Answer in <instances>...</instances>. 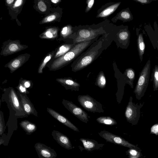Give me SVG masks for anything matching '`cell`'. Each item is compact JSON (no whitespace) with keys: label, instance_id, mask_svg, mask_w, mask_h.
Listing matches in <instances>:
<instances>
[{"label":"cell","instance_id":"74e56055","mask_svg":"<svg viewBox=\"0 0 158 158\" xmlns=\"http://www.w3.org/2000/svg\"><path fill=\"white\" fill-rule=\"evenodd\" d=\"M23 0H17L15 1V2L13 5L12 9H15L19 7L23 4Z\"/></svg>","mask_w":158,"mask_h":158},{"label":"cell","instance_id":"8992f818","mask_svg":"<svg viewBox=\"0 0 158 158\" xmlns=\"http://www.w3.org/2000/svg\"><path fill=\"white\" fill-rule=\"evenodd\" d=\"M27 47L26 45L21 44L19 40H9L3 43L0 54L4 56H6L19 52Z\"/></svg>","mask_w":158,"mask_h":158},{"label":"cell","instance_id":"ac0fdd59","mask_svg":"<svg viewBox=\"0 0 158 158\" xmlns=\"http://www.w3.org/2000/svg\"><path fill=\"white\" fill-rule=\"evenodd\" d=\"M58 32V28L56 27H50L41 34L40 37L44 39H54L57 36Z\"/></svg>","mask_w":158,"mask_h":158},{"label":"cell","instance_id":"8d00e7d4","mask_svg":"<svg viewBox=\"0 0 158 158\" xmlns=\"http://www.w3.org/2000/svg\"><path fill=\"white\" fill-rule=\"evenodd\" d=\"M150 133L158 135V123L153 125L150 129Z\"/></svg>","mask_w":158,"mask_h":158},{"label":"cell","instance_id":"7c38bea8","mask_svg":"<svg viewBox=\"0 0 158 158\" xmlns=\"http://www.w3.org/2000/svg\"><path fill=\"white\" fill-rule=\"evenodd\" d=\"M30 56V55L27 53L20 55L11 60L5 65V67L8 68L10 73H12L27 62Z\"/></svg>","mask_w":158,"mask_h":158},{"label":"cell","instance_id":"44dd1931","mask_svg":"<svg viewBox=\"0 0 158 158\" xmlns=\"http://www.w3.org/2000/svg\"><path fill=\"white\" fill-rule=\"evenodd\" d=\"M124 74L127 80V84H128L131 88L134 87V81L135 77V72L133 69L129 68L126 69Z\"/></svg>","mask_w":158,"mask_h":158},{"label":"cell","instance_id":"d6a6232c","mask_svg":"<svg viewBox=\"0 0 158 158\" xmlns=\"http://www.w3.org/2000/svg\"><path fill=\"white\" fill-rule=\"evenodd\" d=\"M5 124L3 112L0 111V134L1 136L3 134L5 129Z\"/></svg>","mask_w":158,"mask_h":158},{"label":"cell","instance_id":"52a82bcc","mask_svg":"<svg viewBox=\"0 0 158 158\" xmlns=\"http://www.w3.org/2000/svg\"><path fill=\"white\" fill-rule=\"evenodd\" d=\"M62 103L64 107L80 120L85 123L89 121L88 114L72 102L64 99Z\"/></svg>","mask_w":158,"mask_h":158},{"label":"cell","instance_id":"d590c367","mask_svg":"<svg viewBox=\"0 0 158 158\" xmlns=\"http://www.w3.org/2000/svg\"><path fill=\"white\" fill-rule=\"evenodd\" d=\"M37 6L39 9L42 12H44L46 10V5L44 2L42 0H40L38 1Z\"/></svg>","mask_w":158,"mask_h":158},{"label":"cell","instance_id":"9a60e30c","mask_svg":"<svg viewBox=\"0 0 158 158\" xmlns=\"http://www.w3.org/2000/svg\"><path fill=\"white\" fill-rule=\"evenodd\" d=\"M56 81L64 86L66 90L78 91L80 84L71 77H65L57 78Z\"/></svg>","mask_w":158,"mask_h":158},{"label":"cell","instance_id":"4316f807","mask_svg":"<svg viewBox=\"0 0 158 158\" xmlns=\"http://www.w3.org/2000/svg\"><path fill=\"white\" fill-rule=\"evenodd\" d=\"M54 52H51L47 55L42 61L38 70V73L39 74H42L43 73V69L44 68L47 63L51 59L54 55Z\"/></svg>","mask_w":158,"mask_h":158},{"label":"cell","instance_id":"ffe728a7","mask_svg":"<svg viewBox=\"0 0 158 158\" xmlns=\"http://www.w3.org/2000/svg\"><path fill=\"white\" fill-rule=\"evenodd\" d=\"M137 44L139 55L140 60L142 61L145 49V44L142 33L139 34L138 36Z\"/></svg>","mask_w":158,"mask_h":158},{"label":"cell","instance_id":"d4e9b609","mask_svg":"<svg viewBox=\"0 0 158 158\" xmlns=\"http://www.w3.org/2000/svg\"><path fill=\"white\" fill-rule=\"evenodd\" d=\"M95 84L101 89H103L106 87V80L103 72H100L98 74Z\"/></svg>","mask_w":158,"mask_h":158},{"label":"cell","instance_id":"5b68a950","mask_svg":"<svg viewBox=\"0 0 158 158\" xmlns=\"http://www.w3.org/2000/svg\"><path fill=\"white\" fill-rule=\"evenodd\" d=\"M77 100L80 105L86 110L93 113H104L102 105L89 95H79Z\"/></svg>","mask_w":158,"mask_h":158},{"label":"cell","instance_id":"5bb4252c","mask_svg":"<svg viewBox=\"0 0 158 158\" xmlns=\"http://www.w3.org/2000/svg\"><path fill=\"white\" fill-rule=\"evenodd\" d=\"M52 135L53 139L61 147L68 150L72 148L71 142L66 135L55 130L52 131Z\"/></svg>","mask_w":158,"mask_h":158},{"label":"cell","instance_id":"e575fe53","mask_svg":"<svg viewBox=\"0 0 158 158\" xmlns=\"http://www.w3.org/2000/svg\"><path fill=\"white\" fill-rule=\"evenodd\" d=\"M15 88L17 89V91L21 93L27 94L30 93L27 89L22 84L19 82L18 86H16Z\"/></svg>","mask_w":158,"mask_h":158},{"label":"cell","instance_id":"2e32d148","mask_svg":"<svg viewBox=\"0 0 158 158\" xmlns=\"http://www.w3.org/2000/svg\"><path fill=\"white\" fill-rule=\"evenodd\" d=\"M95 32L92 30L87 29H82L78 33V36L76 39V42H82L92 39L95 37Z\"/></svg>","mask_w":158,"mask_h":158},{"label":"cell","instance_id":"836d02e7","mask_svg":"<svg viewBox=\"0 0 158 158\" xmlns=\"http://www.w3.org/2000/svg\"><path fill=\"white\" fill-rule=\"evenodd\" d=\"M130 35L128 31H124L120 32L118 35V37L122 41H126L128 40Z\"/></svg>","mask_w":158,"mask_h":158},{"label":"cell","instance_id":"d6986e66","mask_svg":"<svg viewBox=\"0 0 158 158\" xmlns=\"http://www.w3.org/2000/svg\"><path fill=\"white\" fill-rule=\"evenodd\" d=\"M80 140L82 142L84 148L88 151H93L98 149L100 147V144L95 140L87 139L81 138Z\"/></svg>","mask_w":158,"mask_h":158},{"label":"cell","instance_id":"7402d4cb","mask_svg":"<svg viewBox=\"0 0 158 158\" xmlns=\"http://www.w3.org/2000/svg\"><path fill=\"white\" fill-rule=\"evenodd\" d=\"M120 4V2H119L109 6L100 13L97 17H105L109 15L116 10Z\"/></svg>","mask_w":158,"mask_h":158},{"label":"cell","instance_id":"b9f144b4","mask_svg":"<svg viewBox=\"0 0 158 158\" xmlns=\"http://www.w3.org/2000/svg\"><path fill=\"white\" fill-rule=\"evenodd\" d=\"M51 1L54 3H57L61 1L60 0H51Z\"/></svg>","mask_w":158,"mask_h":158},{"label":"cell","instance_id":"7a4b0ae2","mask_svg":"<svg viewBox=\"0 0 158 158\" xmlns=\"http://www.w3.org/2000/svg\"><path fill=\"white\" fill-rule=\"evenodd\" d=\"M90 42V40L76 44L65 54L55 59L48 65L49 69L55 71L66 66L86 49Z\"/></svg>","mask_w":158,"mask_h":158},{"label":"cell","instance_id":"60d3db41","mask_svg":"<svg viewBox=\"0 0 158 158\" xmlns=\"http://www.w3.org/2000/svg\"><path fill=\"white\" fill-rule=\"evenodd\" d=\"M15 1L14 0H7L6 1V2L8 6H11L12 5V3Z\"/></svg>","mask_w":158,"mask_h":158},{"label":"cell","instance_id":"f1b7e54d","mask_svg":"<svg viewBox=\"0 0 158 158\" xmlns=\"http://www.w3.org/2000/svg\"><path fill=\"white\" fill-rule=\"evenodd\" d=\"M138 148H130L127 152V154L130 158L134 157L138 158L141 156V152L138 150Z\"/></svg>","mask_w":158,"mask_h":158},{"label":"cell","instance_id":"8fae6325","mask_svg":"<svg viewBox=\"0 0 158 158\" xmlns=\"http://www.w3.org/2000/svg\"><path fill=\"white\" fill-rule=\"evenodd\" d=\"M34 147L40 158H55L57 156V154L53 149L43 143H37Z\"/></svg>","mask_w":158,"mask_h":158},{"label":"cell","instance_id":"484cf974","mask_svg":"<svg viewBox=\"0 0 158 158\" xmlns=\"http://www.w3.org/2000/svg\"><path fill=\"white\" fill-rule=\"evenodd\" d=\"M151 81L153 82V90L157 91L158 89V65H156L153 69L151 75Z\"/></svg>","mask_w":158,"mask_h":158},{"label":"cell","instance_id":"e0dca14e","mask_svg":"<svg viewBox=\"0 0 158 158\" xmlns=\"http://www.w3.org/2000/svg\"><path fill=\"white\" fill-rule=\"evenodd\" d=\"M19 124L27 135H30L33 133L37 129V127L35 124L26 120L21 121Z\"/></svg>","mask_w":158,"mask_h":158},{"label":"cell","instance_id":"30bf717a","mask_svg":"<svg viewBox=\"0 0 158 158\" xmlns=\"http://www.w3.org/2000/svg\"><path fill=\"white\" fill-rule=\"evenodd\" d=\"M17 92L26 114L37 117L38 112L27 94L21 93L17 90Z\"/></svg>","mask_w":158,"mask_h":158},{"label":"cell","instance_id":"1f68e13d","mask_svg":"<svg viewBox=\"0 0 158 158\" xmlns=\"http://www.w3.org/2000/svg\"><path fill=\"white\" fill-rule=\"evenodd\" d=\"M19 82L22 84L27 89L31 88L33 84L31 81L24 79L22 77L19 79Z\"/></svg>","mask_w":158,"mask_h":158},{"label":"cell","instance_id":"6da1fadb","mask_svg":"<svg viewBox=\"0 0 158 158\" xmlns=\"http://www.w3.org/2000/svg\"><path fill=\"white\" fill-rule=\"evenodd\" d=\"M1 100L6 103L10 110V115L17 118L28 117L24 111L17 92L13 87H9L4 90Z\"/></svg>","mask_w":158,"mask_h":158},{"label":"cell","instance_id":"3957f363","mask_svg":"<svg viewBox=\"0 0 158 158\" xmlns=\"http://www.w3.org/2000/svg\"><path fill=\"white\" fill-rule=\"evenodd\" d=\"M151 62L149 60L141 72L134 91L136 98L140 100L144 96L148 87L150 77Z\"/></svg>","mask_w":158,"mask_h":158},{"label":"cell","instance_id":"cb8c5ba5","mask_svg":"<svg viewBox=\"0 0 158 158\" xmlns=\"http://www.w3.org/2000/svg\"><path fill=\"white\" fill-rule=\"evenodd\" d=\"M97 122L102 124L112 126L116 124V120L110 116H101L98 118L96 119Z\"/></svg>","mask_w":158,"mask_h":158},{"label":"cell","instance_id":"f35d334b","mask_svg":"<svg viewBox=\"0 0 158 158\" xmlns=\"http://www.w3.org/2000/svg\"><path fill=\"white\" fill-rule=\"evenodd\" d=\"M94 0H87V6L85 10L86 12H88L90 10L92 7L94 3Z\"/></svg>","mask_w":158,"mask_h":158},{"label":"cell","instance_id":"4dcf8cb0","mask_svg":"<svg viewBox=\"0 0 158 158\" xmlns=\"http://www.w3.org/2000/svg\"><path fill=\"white\" fill-rule=\"evenodd\" d=\"M72 32V27L70 25H67L62 28L61 31V35L62 37H66Z\"/></svg>","mask_w":158,"mask_h":158},{"label":"cell","instance_id":"f546056e","mask_svg":"<svg viewBox=\"0 0 158 158\" xmlns=\"http://www.w3.org/2000/svg\"><path fill=\"white\" fill-rule=\"evenodd\" d=\"M58 15L56 13H53L44 18L41 22L43 24L52 22L55 20L58 17Z\"/></svg>","mask_w":158,"mask_h":158},{"label":"cell","instance_id":"7bdbcfd3","mask_svg":"<svg viewBox=\"0 0 158 158\" xmlns=\"http://www.w3.org/2000/svg\"><path fill=\"white\" fill-rule=\"evenodd\" d=\"M137 158L131 157V158Z\"/></svg>","mask_w":158,"mask_h":158},{"label":"cell","instance_id":"4fadbf2b","mask_svg":"<svg viewBox=\"0 0 158 158\" xmlns=\"http://www.w3.org/2000/svg\"><path fill=\"white\" fill-rule=\"evenodd\" d=\"M48 113L56 120L74 131H79L78 128L65 117L52 109L47 108Z\"/></svg>","mask_w":158,"mask_h":158},{"label":"cell","instance_id":"9c48e42d","mask_svg":"<svg viewBox=\"0 0 158 158\" xmlns=\"http://www.w3.org/2000/svg\"><path fill=\"white\" fill-rule=\"evenodd\" d=\"M98 53V51L93 50L87 53L77 62L72 65V71L76 72L88 66L94 61Z\"/></svg>","mask_w":158,"mask_h":158},{"label":"cell","instance_id":"603a6c76","mask_svg":"<svg viewBox=\"0 0 158 158\" xmlns=\"http://www.w3.org/2000/svg\"><path fill=\"white\" fill-rule=\"evenodd\" d=\"M73 44H65L60 46L55 53L54 58L56 59L65 54L73 47Z\"/></svg>","mask_w":158,"mask_h":158},{"label":"cell","instance_id":"ab89813d","mask_svg":"<svg viewBox=\"0 0 158 158\" xmlns=\"http://www.w3.org/2000/svg\"><path fill=\"white\" fill-rule=\"evenodd\" d=\"M134 1L139 2L143 5L147 4L150 3L152 0H134Z\"/></svg>","mask_w":158,"mask_h":158},{"label":"cell","instance_id":"83f0119b","mask_svg":"<svg viewBox=\"0 0 158 158\" xmlns=\"http://www.w3.org/2000/svg\"><path fill=\"white\" fill-rule=\"evenodd\" d=\"M118 18L124 21L127 22L132 20L133 16L130 11L124 10L121 11L119 14Z\"/></svg>","mask_w":158,"mask_h":158},{"label":"cell","instance_id":"ba28073f","mask_svg":"<svg viewBox=\"0 0 158 158\" xmlns=\"http://www.w3.org/2000/svg\"><path fill=\"white\" fill-rule=\"evenodd\" d=\"M98 134L107 142L129 148H138L137 146L129 143L120 136L108 131H103L99 133Z\"/></svg>","mask_w":158,"mask_h":158},{"label":"cell","instance_id":"277c9868","mask_svg":"<svg viewBox=\"0 0 158 158\" xmlns=\"http://www.w3.org/2000/svg\"><path fill=\"white\" fill-rule=\"evenodd\" d=\"M144 102L135 104L133 102V98L130 97L129 102L127 106L125 112V116L127 120L132 125H136L138 123L141 115V108Z\"/></svg>","mask_w":158,"mask_h":158}]
</instances>
